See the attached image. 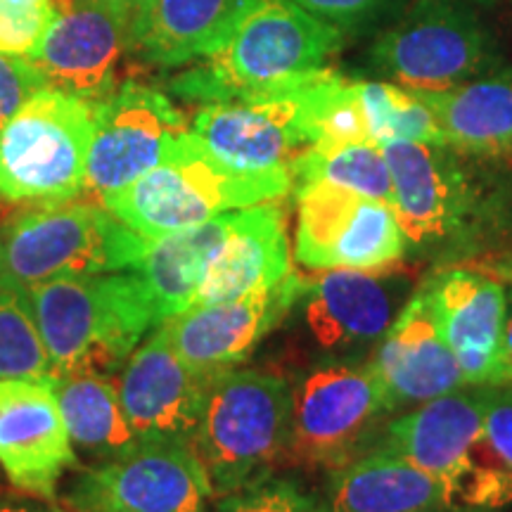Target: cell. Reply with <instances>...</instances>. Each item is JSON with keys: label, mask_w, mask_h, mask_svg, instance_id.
I'll return each instance as SVG.
<instances>
[{"label": "cell", "mask_w": 512, "mask_h": 512, "mask_svg": "<svg viewBox=\"0 0 512 512\" xmlns=\"http://www.w3.org/2000/svg\"><path fill=\"white\" fill-rule=\"evenodd\" d=\"M216 375L188 366L157 325L117 377L121 406L138 439L190 441Z\"/></svg>", "instance_id": "cell-16"}, {"label": "cell", "mask_w": 512, "mask_h": 512, "mask_svg": "<svg viewBox=\"0 0 512 512\" xmlns=\"http://www.w3.org/2000/svg\"><path fill=\"white\" fill-rule=\"evenodd\" d=\"M0 512H62L48 501H31V498H5L0 501Z\"/></svg>", "instance_id": "cell-36"}, {"label": "cell", "mask_w": 512, "mask_h": 512, "mask_svg": "<svg viewBox=\"0 0 512 512\" xmlns=\"http://www.w3.org/2000/svg\"><path fill=\"white\" fill-rule=\"evenodd\" d=\"M394 183V211L408 245L437 247L472 228L479 197L448 145L392 140L382 145Z\"/></svg>", "instance_id": "cell-14"}, {"label": "cell", "mask_w": 512, "mask_h": 512, "mask_svg": "<svg viewBox=\"0 0 512 512\" xmlns=\"http://www.w3.org/2000/svg\"><path fill=\"white\" fill-rule=\"evenodd\" d=\"M190 128L181 110L157 88L126 81L93 102L86 190L107 197L164 162Z\"/></svg>", "instance_id": "cell-11"}, {"label": "cell", "mask_w": 512, "mask_h": 512, "mask_svg": "<svg viewBox=\"0 0 512 512\" xmlns=\"http://www.w3.org/2000/svg\"><path fill=\"white\" fill-rule=\"evenodd\" d=\"M0 467L19 491L53 501L76 453L46 382H0Z\"/></svg>", "instance_id": "cell-17"}, {"label": "cell", "mask_w": 512, "mask_h": 512, "mask_svg": "<svg viewBox=\"0 0 512 512\" xmlns=\"http://www.w3.org/2000/svg\"><path fill=\"white\" fill-rule=\"evenodd\" d=\"M389 415L373 363L323 358L292 384L287 458L337 470L377 444Z\"/></svg>", "instance_id": "cell-7"}, {"label": "cell", "mask_w": 512, "mask_h": 512, "mask_svg": "<svg viewBox=\"0 0 512 512\" xmlns=\"http://www.w3.org/2000/svg\"><path fill=\"white\" fill-rule=\"evenodd\" d=\"M55 15L53 5L0 0V53L29 57Z\"/></svg>", "instance_id": "cell-33"}, {"label": "cell", "mask_w": 512, "mask_h": 512, "mask_svg": "<svg viewBox=\"0 0 512 512\" xmlns=\"http://www.w3.org/2000/svg\"><path fill=\"white\" fill-rule=\"evenodd\" d=\"M102 3L114 5V8L126 10V12H136V10L140 8V5L145 3V0H102Z\"/></svg>", "instance_id": "cell-38"}, {"label": "cell", "mask_w": 512, "mask_h": 512, "mask_svg": "<svg viewBox=\"0 0 512 512\" xmlns=\"http://www.w3.org/2000/svg\"><path fill=\"white\" fill-rule=\"evenodd\" d=\"M437 512H463V508H453V505H451V508H444V510H437Z\"/></svg>", "instance_id": "cell-40"}, {"label": "cell", "mask_w": 512, "mask_h": 512, "mask_svg": "<svg viewBox=\"0 0 512 512\" xmlns=\"http://www.w3.org/2000/svg\"><path fill=\"white\" fill-rule=\"evenodd\" d=\"M15 3H43V5H53V8L60 12L62 8H67L69 0H15Z\"/></svg>", "instance_id": "cell-39"}, {"label": "cell", "mask_w": 512, "mask_h": 512, "mask_svg": "<svg viewBox=\"0 0 512 512\" xmlns=\"http://www.w3.org/2000/svg\"><path fill=\"white\" fill-rule=\"evenodd\" d=\"M292 171H242L223 164L195 133L178 138L171 155L100 204L145 240L226 214L275 202L292 190Z\"/></svg>", "instance_id": "cell-2"}, {"label": "cell", "mask_w": 512, "mask_h": 512, "mask_svg": "<svg viewBox=\"0 0 512 512\" xmlns=\"http://www.w3.org/2000/svg\"><path fill=\"white\" fill-rule=\"evenodd\" d=\"M448 494L456 508L470 510L512 503V380L491 387L484 430Z\"/></svg>", "instance_id": "cell-28"}, {"label": "cell", "mask_w": 512, "mask_h": 512, "mask_svg": "<svg viewBox=\"0 0 512 512\" xmlns=\"http://www.w3.org/2000/svg\"><path fill=\"white\" fill-rule=\"evenodd\" d=\"M415 95L434 112L446 145L453 150L489 157L512 152V69Z\"/></svg>", "instance_id": "cell-26"}, {"label": "cell", "mask_w": 512, "mask_h": 512, "mask_svg": "<svg viewBox=\"0 0 512 512\" xmlns=\"http://www.w3.org/2000/svg\"><path fill=\"white\" fill-rule=\"evenodd\" d=\"M491 38L477 17L448 0H420L370 48V64L403 88L444 91L491 64Z\"/></svg>", "instance_id": "cell-8"}, {"label": "cell", "mask_w": 512, "mask_h": 512, "mask_svg": "<svg viewBox=\"0 0 512 512\" xmlns=\"http://www.w3.org/2000/svg\"><path fill=\"white\" fill-rule=\"evenodd\" d=\"M292 273L285 214L264 202L238 209L235 226L204 273L195 304H219L283 283Z\"/></svg>", "instance_id": "cell-23"}, {"label": "cell", "mask_w": 512, "mask_h": 512, "mask_svg": "<svg viewBox=\"0 0 512 512\" xmlns=\"http://www.w3.org/2000/svg\"><path fill=\"white\" fill-rule=\"evenodd\" d=\"M418 290L406 268H332L304 290V323L325 358L361 361L392 330Z\"/></svg>", "instance_id": "cell-9"}, {"label": "cell", "mask_w": 512, "mask_h": 512, "mask_svg": "<svg viewBox=\"0 0 512 512\" xmlns=\"http://www.w3.org/2000/svg\"><path fill=\"white\" fill-rule=\"evenodd\" d=\"M503 347L505 354H508L510 363H512V302L508 309H505V330H503Z\"/></svg>", "instance_id": "cell-37"}, {"label": "cell", "mask_w": 512, "mask_h": 512, "mask_svg": "<svg viewBox=\"0 0 512 512\" xmlns=\"http://www.w3.org/2000/svg\"><path fill=\"white\" fill-rule=\"evenodd\" d=\"M48 387L53 389L74 446L107 460L140 444L112 375L69 370L55 373Z\"/></svg>", "instance_id": "cell-27"}, {"label": "cell", "mask_w": 512, "mask_h": 512, "mask_svg": "<svg viewBox=\"0 0 512 512\" xmlns=\"http://www.w3.org/2000/svg\"><path fill=\"white\" fill-rule=\"evenodd\" d=\"M368 136L375 145L408 140V143L446 145L439 121L411 88L387 81H358Z\"/></svg>", "instance_id": "cell-30"}, {"label": "cell", "mask_w": 512, "mask_h": 512, "mask_svg": "<svg viewBox=\"0 0 512 512\" xmlns=\"http://www.w3.org/2000/svg\"><path fill=\"white\" fill-rule=\"evenodd\" d=\"M299 91L302 88L266 100L202 105L190 131L211 155L235 169H290L299 152L309 147Z\"/></svg>", "instance_id": "cell-18"}, {"label": "cell", "mask_w": 512, "mask_h": 512, "mask_svg": "<svg viewBox=\"0 0 512 512\" xmlns=\"http://www.w3.org/2000/svg\"><path fill=\"white\" fill-rule=\"evenodd\" d=\"M24 294L55 373L114 375L147 330L157 328L155 306L136 271L55 278Z\"/></svg>", "instance_id": "cell-3"}, {"label": "cell", "mask_w": 512, "mask_h": 512, "mask_svg": "<svg viewBox=\"0 0 512 512\" xmlns=\"http://www.w3.org/2000/svg\"><path fill=\"white\" fill-rule=\"evenodd\" d=\"M133 12L102 0H69L27 60L50 88L98 102L117 91L121 62L133 53Z\"/></svg>", "instance_id": "cell-13"}, {"label": "cell", "mask_w": 512, "mask_h": 512, "mask_svg": "<svg viewBox=\"0 0 512 512\" xmlns=\"http://www.w3.org/2000/svg\"><path fill=\"white\" fill-rule=\"evenodd\" d=\"M294 192V254L311 271L389 266L411 247L387 204L323 183L297 185Z\"/></svg>", "instance_id": "cell-12"}, {"label": "cell", "mask_w": 512, "mask_h": 512, "mask_svg": "<svg viewBox=\"0 0 512 512\" xmlns=\"http://www.w3.org/2000/svg\"><path fill=\"white\" fill-rule=\"evenodd\" d=\"M444 508H451V496L441 479L382 448L337 467L328 503L323 505L325 512H437Z\"/></svg>", "instance_id": "cell-24"}, {"label": "cell", "mask_w": 512, "mask_h": 512, "mask_svg": "<svg viewBox=\"0 0 512 512\" xmlns=\"http://www.w3.org/2000/svg\"><path fill=\"white\" fill-rule=\"evenodd\" d=\"M211 496L188 441H140L81 472L67 501L76 512H207Z\"/></svg>", "instance_id": "cell-10"}, {"label": "cell", "mask_w": 512, "mask_h": 512, "mask_svg": "<svg viewBox=\"0 0 512 512\" xmlns=\"http://www.w3.org/2000/svg\"><path fill=\"white\" fill-rule=\"evenodd\" d=\"M434 313L448 349L467 384L512 380V363L503 347L505 290L489 275L448 271L427 280Z\"/></svg>", "instance_id": "cell-20"}, {"label": "cell", "mask_w": 512, "mask_h": 512, "mask_svg": "<svg viewBox=\"0 0 512 512\" xmlns=\"http://www.w3.org/2000/svg\"><path fill=\"white\" fill-rule=\"evenodd\" d=\"M294 188L323 183L356 192L394 209V183L389 162L380 145L370 140L356 143H313L290 164Z\"/></svg>", "instance_id": "cell-29"}, {"label": "cell", "mask_w": 512, "mask_h": 512, "mask_svg": "<svg viewBox=\"0 0 512 512\" xmlns=\"http://www.w3.org/2000/svg\"><path fill=\"white\" fill-rule=\"evenodd\" d=\"M384 389L389 413L411 411L420 403L463 387L465 377L441 335L430 283H422L392 330L370 358Z\"/></svg>", "instance_id": "cell-19"}, {"label": "cell", "mask_w": 512, "mask_h": 512, "mask_svg": "<svg viewBox=\"0 0 512 512\" xmlns=\"http://www.w3.org/2000/svg\"><path fill=\"white\" fill-rule=\"evenodd\" d=\"M309 15L323 19L339 31L358 29L373 22L389 8L392 0H292Z\"/></svg>", "instance_id": "cell-35"}, {"label": "cell", "mask_w": 512, "mask_h": 512, "mask_svg": "<svg viewBox=\"0 0 512 512\" xmlns=\"http://www.w3.org/2000/svg\"><path fill=\"white\" fill-rule=\"evenodd\" d=\"M93 102L41 88L0 128V197L60 204L86 190Z\"/></svg>", "instance_id": "cell-6"}, {"label": "cell", "mask_w": 512, "mask_h": 512, "mask_svg": "<svg viewBox=\"0 0 512 512\" xmlns=\"http://www.w3.org/2000/svg\"><path fill=\"white\" fill-rule=\"evenodd\" d=\"M235 216H238V209L214 216L200 226L150 240V247L133 271L143 278L152 306H155L157 325L195 304L204 273L233 230Z\"/></svg>", "instance_id": "cell-25"}, {"label": "cell", "mask_w": 512, "mask_h": 512, "mask_svg": "<svg viewBox=\"0 0 512 512\" xmlns=\"http://www.w3.org/2000/svg\"><path fill=\"white\" fill-rule=\"evenodd\" d=\"M290 432L292 384L268 370L230 368L211 382L188 444L223 498L271 477Z\"/></svg>", "instance_id": "cell-4"}, {"label": "cell", "mask_w": 512, "mask_h": 512, "mask_svg": "<svg viewBox=\"0 0 512 512\" xmlns=\"http://www.w3.org/2000/svg\"><path fill=\"white\" fill-rule=\"evenodd\" d=\"M342 46V31L292 0H259L219 53L178 74L171 91L183 100H266L302 88Z\"/></svg>", "instance_id": "cell-1"}, {"label": "cell", "mask_w": 512, "mask_h": 512, "mask_svg": "<svg viewBox=\"0 0 512 512\" xmlns=\"http://www.w3.org/2000/svg\"><path fill=\"white\" fill-rule=\"evenodd\" d=\"M214 512H325L316 498L287 479H264L223 496Z\"/></svg>", "instance_id": "cell-32"}, {"label": "cell", "mask_w": 512, "mask_h": 512, "mask_svg": "<svg viewBox=\"0 0 512 512\" xmlns=\"http://www.w3.org/2000/svg\"><path fill=\"white\" fill-rule=\"evenodd\" d=\"M259 0H145L133 12L131 43L155 67L207 60L226 46Z\"/></svg>", "instance_id": "cell-22"}, {"label": "cell", "mask_w": 512, "mask_h": 512, "mask_svg": "<svg viewBox=\"0 0 512 512\" xmlns=\"http://www.w3.org/2000/svg\"><path fill=\"white\" fill-rule=\"evenodd\" d=\"M491 387L494 384H463L453 392L420 403L384 425L373 448L406 458L451 489L467 453L484 430Z\"/></svg>", "instance_id": "cell-21"}, {"label": "cell", "mask_w": 512, "mask_h": 512, "mask_svg": "<svg viewBox=\"0 0 512 512\" xmlns=\"http://www.w3.org/2000/svg\"><path fill=\"white\" fill-rule=\"evenodd\" d=\"M306 280L290 273L283 283L261 287L219 304H197L164 320L162 328L178 356L202 373L240 366L280 320L302 302Z\"/></svg>", "instance_id": "cell-15"}, {"label": "cell", "mask_w": 512, "mask_h": 512, "mask_svg": "<svg viewBox=\"0 0 512 512\" xmlns=\"http://www.w3.org/2000/svg\"><path fill=\"white\" fill-rule=\"evenodd\" d=\"M46 86L48 83L34 62L27 57L0 53V128Z\"/></svg>", "instance_id": "cell-34"}, {"label": "cell", "mask_w": 512, "mask_h": 512, "mask_svg": "<svg viewBox=\"0 0 512 512\" xmlns=\"http://www.w3.org/2000/svg\"><path fill=\"white\" fill-rule=\"evenodd\" d=\"M150 240L102 204H36L0 226V290L27 292L55 278L133 271Z\"/></svg>", "instance_id": "cell-5"}, {"label": "cell", "mask_w": 512, "mask_h": 512, "mask_svg": "<svg viewBox=\"0 0 512 512\" xmlns=\"http://www.w3.org/2000/svg\"><path fill=\"white\" fill-rule=\"evenodd\" d=\"M55 375L27 294L0 290V382H50Z\"/></svg>", "instance_id": "cell-31"}]
</instances>
